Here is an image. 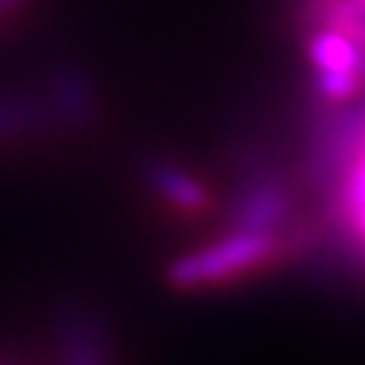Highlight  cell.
<instances>
[{
    "label": "cell",
    "instance_id": "6da1fadb",
    "mask_svg": "<svg viewBox=\"0 0 365 365\" xmlns=\"http://www.w3.org/2000/svg\"><path fill=\"white\" fill-rule=\"evenodd\" d=\"M58 351L61 365H113L98 319L83 311H69L58 322Z\"/></svg>",
    "mask_w": 365,
    "mask_h": 365
}]
</instances>
